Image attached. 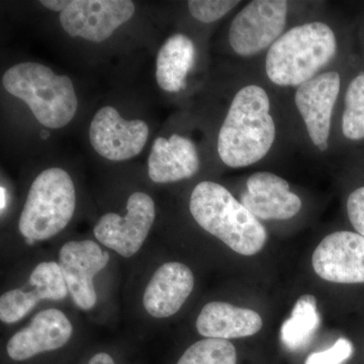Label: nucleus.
<instances>
[{
  "instance_id": "obj_13",
  "label": "nucleus",
  "mask_w": 364,
  "mask_h": 364,
  "mask_svg": "<svg viewBox=\"0 0 364 364\" xmlns=\"http://www.w3.org/2000/svg\"><path fill=\"white\" fill-rule=\"evenodd\" d=\"M241 203L258 220L265 221L291 219L303 207L299 196L291 191L289 182L268 171L255 172L248 177Z\"/></svg>"
},
{
  "instance_id": "obj_29",
  "label": "nucleus",
  "mask_w": 364,
  "mask_h": 364,
  "mask_svg": "<svg viewBox=\"0 0 364 364\" xmlns=\"http://www.w3.org/2000/svg\"><path fill=\"white\" fill-rule=\"evenodd\" d=\"M0 193H1V205H0V208H1V213H4V208L6 207V191L4 186H1Z\"/></svg>"
},
{
  "instance_id": "obj_10",
  "label": "nucleus",
  "mask_w": 364,
  "mask_h": 364,
  "mask_svg": "<svg viewBox=\"0 0 364 364\" xmlns=\"http://www.w3.org/2000/svg\"><path fill=\"white\" fill-rule=\"evenodd\" d=\"M149 136V127L141 119L127 121L114 107H102L93 117L90 140L100 156L124 161L140 154Z\"/></svg>"
},
{
  "instance_id": "obj_22",
  "label": "nucleus",
  "mask_w": 364,
  "mask_h": 364,
  "mask_svg": "<svg viewBox=\"0 0 364 364\" xmlns=\"http://www.w3.org/2000/svg\"><path fill=\"white\" fill-rule=\"evenodd\" d=\"M31 286L39 294L41 299L60 301L68 294V287L62 274L59 263L42 262L36 267L30 275Z\"/></svg>"
},
{
  "instance_id": "obj_14",
  "label": "nucleus",
  "mask_w": 364,
  "mask_h": 364,
  "mask_svg": "<svg viewBox=\"0 0 364 364\" xmlns=\"http://www.w3.org/2000/svg\"><path fill=\"white\" fill-rule=\"evenodd\" d=\"M73 327L65 314L57 309L42 311L32 322L7 342L9 358L23 361L43 352L57 350L70 340Z\"/></svg>"
},
{
  "instance_id": "obj_2",
  "label": "nucleus",
  "mask_w": 364,
  "mask_h": 364,
  "mask_svg": "<svg viewBox=\"0 0 364 364\" xmlns=\"http://www.w3.org/2000/svg\"><path fill=\"white\" fill-rule=\"evenodd\" d=\"M337 51L338 40L331 26L321 21L301 23L268 49L265 74L274 85L296 88L324 72Z\"/></svg>"
},
{
  "instance_id": "obj_27",
  "label": "nucleus",
  "mask_w": 364,
  "mask_h": 364,
  "mask_svg": "<svg viewBox=\"0 0 364 364\" xmlns=\"http://www.w3.org/2000/svg\"><path fill=\"white\" fill-rule=\"evenodd\" d=\"M41 4L47 9H51V11H58L61 14L62 11H65L70 1L69 0H43Z\"/></svg>"
},
{
  "instance_id": "obj_18",
  "label": "nucleus",
  "mask_w": 364,
  "mask_h": 364,
  "mask_svg": "<svg viewBox=\"0 0 364 364\" xmlns=\"http://www.w3.org/2000/svg\"><path fill=\"white\" fill-rule=\"evenodd\" d=\"M196 47L183 33H176L160 48L156 60V80L161 90L179 92L186 85V77L193 68Z\"/></svg>"
},
{
  "instance_id": "obj_15",
  "label": "nucleus",
  "mask_w": 364,
  "mask_h": 364,
  "mask_svg": "<svg viewBox=\"0 0 364 364\" xmlns=\"http://www.w3.org/2000/svg\"><path fill=\"white\" fill-rule=\"evenodd\" d=\"M195 287L193 272L181 262L161 265L146 287L143 305L146 312L157 318L176 315Z\"/></svg>"
},
{
  "instance_id": "obj_26",
  "label": "nucleus",
  "mask_w": 364,
  "mask_h": 364,
  "mask_svg": "<svg viewBox=\"0 0 364 364\" xmlns=\"http://www.w3.org/2000/svg\"><path fill=\"white\" fill-rule=\"evenodd\" d=\"M347 214L352 226L364 237V186L352 191L348 196Z\"/></svg>"
},
{
  "instance_id": "obj_28",
  "label": "nucleus",
  "mask_w": 364,
  "mask_h": 364,
  "mask_svg": "<svg viewBox=\"0 0 364 364\" xmlns=\"http://www.w3.org/2000/svg\"><path fill=\"white\" fill-rule=\"evenodd\" d=\"M90 364H116L114 359L109 354L100 352V353L95 354L90 360Z\"/></svg>"
},
{
  "instance_id": "obj_3",
  "label": "nucleus",
  "mask_w": 364,
  "mask_h": 364,
  "mask_svg": "<svg viewBox=\"0 0 364 364\" xmlns=\"http://www.w3.org/2000/svg\"><path fill=\"white\" fill-rule=\"evenodd\" d=\"M189 210L205 231L241 255H255L267 243V229L259 220L217 182L202 181L196 186Z\"/></svg>"
},
{
  "instance_id": "obj_5",
  "label": "nucleus",
  "mask_w": 364,
  "mask_h": 364,
  "mask_svg": "<svg viewBox=\"0 0 364 364\" xmlns=\"http://www.w3.org/2000/svg\"><path fill=\"white\" fill-rule=\"evenodd\" d=\"M75 186L68 172L53 167L33 181L18 221L26 243L47 240L65 229L75 212Z\"/></svg>"
},
{
  "instance_id": "obj_6",
  "label": "nucleus",
  "mask_w": 364,
  "mask_h": 364,
  "mask_svg": "<svg viewBox=\"0 0 364 364\" xmlns=\"http://www.w3.org/2000/svg\"><path fill=\"white\" fill-rule=\"evenodd\" d=\"M289 2L254 0L235 16L229 28V44L238 56L249 58L268 51L286 32Z\"/></svg>"
},
{
  "instance_id": "obj_23",
  "label": "nucleus",
  "mask_w": 364,
  "mask_h": 364,
  "mask_svg": "<svg viewBox=\"0 0 364 364\" xmlns=\"http://www.w3.org/2000/svg\"><path fill=\"white\" fill-rule=\"evenodd\" d=\"M41 299L37 291H23L11 289L0 298V320L6 324H13L26 317L38 305Z\"/></svg>"
},
{
  "instance_id": "obj_20",
  "label": "nucleus",
  "mask_w": 364,
  "mask_h": 364,
  "mask_svg": "<svg viewBox=\"0 0 364 364\" xmlns=\"http://www.w3.org/2000/svg\"><path fill=\"white\" fill-rule=\"evenodd\" d=\"M341 128L348 140H364V72L356 75L347 86Z\"/></svg>"
},
{
  "instance_id": "obj_9",
  "label": "nucleus",
  "mask_w": 364,
  "mask_h": 364,
  "mask_svg": "<svg viewBox=\"0 0 364 364\" xmlns=\"http://www.w3.org/2000/svg\"><path fill=\"white\" fill-rule=\"evenodd\" d=\"M134 13L135 4L130 0H72L60 14V23L72 38L102 43Z\"/></svg>"
},
{
  "instance_id": "obj_8",
  "label": "nucleus",
  "mask_w": 364,
  "mask_h": 364,
  "mask_svg": "<svg viewBox=\"0 0 364 364\" xmlns=\"http://www.w3.org/2000/svg\"><path fill=\"white\" fill-rule=\"evenodd\" d=\"M341 90L339 72H322L296 88L294 105L311 142L321 152L329 148L333 112Z\"/></svg>"
},
{
  "instance_id": "obj_21",
  "label": "nucleus",
  "mask_w": 364,
  "mask_h": 364,
  "mask_svg": "<svg viewBox=\"0 0 364 364\" xmlns=\"http://www.w3.org/2000/svg\"><path fill=\"white\" fill-rule=\"evenodd\" d=\"M176 364H237V351L228 340L205 338L189 346Z\"/></svg>"
},
{
  "instance_id": "obj_11",
  "label": "nucleus",
  "mask_w": 364,
  "mask_h": 364,
  "mask_svg": "<svg viewBox=\"0 0 364 364\" xmlns=\"http://www.w3.org/2000/svg\"><path fill=\"white\" fill-rule=\"evenodd\" d=\"M109 260V252L91 240L67 242L60 249L62 274L74 303L81 310H90L97 304L93 279Z\"/></svg>"
},
{
  "instance_id": "obj_7",
  "label": "nucleus",
  "mask_w": 364,
  "mask_h": 364,
  "mask_svg": "<svg viewBox=\"0 0 364 364\" xmlns=\"http://www.w3.org/2000/svg\"><path fill=\"white\" fill-rule=\"evenodd\" d=\"M155 217L154 200L147 193L136 191L129 198L124 217L114 213L102 215L93 233L105 247L116 251L123 257H132L142 248Z\"/></svg>"
},
{
  "instance_id": "obj_17",
  "label": "nucleus",
  "mask_w": 364,
  "mask_h": 364,
  "mask_svg": "<svg viewBox=\"0 0 364 364\" xmlns=\"http://www.w3.org/2000/svg\"><path fill=\"white\" fill-rule=\"evenodd\" d=\"M262 326V318L255 311L223 301L207 304L196 320L198 332L214 339L245 338L259 332Z\"/></svg>"
},
{
  "instance_id": "obj_24",
  "label": "nucleus",
  "mask_w": 364,
  "mask_h": 364,
  "mask_svg": "<svg viewBox=\"0 0 364 364\" xmlns=\"http://www.w3.org/2000/svg\"><path fill=\"white\" fill-rule=\"evenodd\" d=\"M240 1L236 0H191L188 2V11L196 21L210 23L221 20Z\"/></svg>"
},
{
  "instance_id": "obj_1",
  "label": "nucleus",
  "mask_w": 364,
  "mask_h": 364,
  "mask_svg": "<svg viewBox=\"0 0 364 364\" xmlns=\"http://www.w3.org/2000/svg\"><path fill=\"white\" fill-rule=\"evenodd\" d=\"M277 138L272 102L264 87L247 85L237 91L218 136L220 159L244 168L264 159Z\"/></svg>"
},
{
  "instance_id": "obj_16",
  "label": "nucleus",
  "mask_w": 364,
  "mask_h": 364,
  "mask_svg": "<svg viewBox=\"0 0 364 364\" xmlns=\"http://www.w3.org/2000/svg\"><path fill=\"white\" fill-rule=\"evenodd\" d=\"M200 166V155L195 144L178 134L168 139L157 138L148 158V174L157 183L191 178Z\"/></svg>"
},
{
  "instance_id": "obj_25",
  "label": "nucleus",
  "mask_w": 364,
  "mask_h": 364,
  "mask_svg": "<svg viewBox=\"0 0 364 364\" xmlns=\"http://www.w3.org/2000/svg\"><path fill=\"white\" fill-rule=\"evenodd\" d=\"M353 344L346 338H340L324 351L314 352L305 364H343L353 354Z\"/></svg>"
},
{
  "instance_id": "obj_4",
  "label": "nucleus",
  "mask_w": 364,
  "mask_h": 364,
  "mask_svg": "<svg viewBox=\"0 0 364 364\" xmlns=\"http://www.w3.org/2000/svg\"><path fill=\"white\" fill-rule=\"evenodd\" d=\"M2 85L25 102L37 121L47 128H63L77 112V97L71 79L56 75L43 64H16L4 73Z\"/></svg>"
},
{
  "instance_id": "obj_19",
  "label": "nucleus",
  "mask_w": 364,
  "mask_h": 364,
  "mask_svg": "<svg viewBox=\"0 0 364 364\" xmlns=\"http://www.w3.org/2000/svg\"><path fill=\"white\" fill-rule=\"evenodd\" d=\"M320 324L317 301L305 294L296 301L291 317L280 328V340L289 350H299L310 343Z\"/></svg>"
},
{
  "instance_id": "obj_12",
  "label": "nucleus",
  "mask_w": 364,
  "mask_h": 364,
  "mask_svg": "<svg viewBox=\"0 0 364 364\" xmlns=\"http://www.w3.org/2000/svg\"><path fill=\"white\" fill-rule=\"evenodd\" d=\"M313 267L318 277L336 284H363L364 237L349 231L325 237L316 248Z\"/></svg>"
}]
</instances>
